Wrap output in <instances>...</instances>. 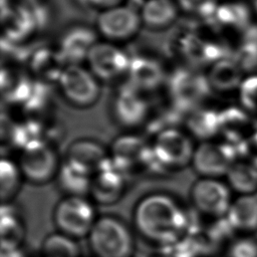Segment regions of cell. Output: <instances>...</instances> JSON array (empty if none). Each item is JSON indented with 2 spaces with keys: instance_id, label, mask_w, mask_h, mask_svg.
<instances>
[{
  "instance_id": "35",
  "label": "cell",
  "mask_w": 257,
  "mask_h": 257,
  "mask_svg": "<svg viewBox=\"0 0 257 257\" xmlns=\"http://www.w3.org/2000/svg\"><path fill=\"white\" fill-rule=\"evenodd\" d=\"M24 1H29V2H32V1H34V0H24Z\"/></svg>"
},
{
  "instance_id": "24",
  "label": "cell",
  "mask_w": 257,
  "mask_h": 257,
  "mask_svg": "<svg viewBox=\"0 0 257 257\" xmlns=\"http://www.w3.org/2000/svg\"><path fill=\"white\" fill-rule=\"evenodd\" d=\"M241 67L235 60L224 58L217 61L212 67L208 80L212 87L218 90L235 88L241 79Z\"/></svg>"
},
{
  "instance_id": "18",
  "label": "cell",
  "mask_w": 257,
  "mask_h": 257,
  "mask_svg": "<svg viewBox=\"0 0 257 257\" xmlns=\"http://www.w3.org/2000/svg\"><path fill=\"white\" fill-rule=\"evenodd\" d=\"M130 83L139 90H151L164 80V70L159 62L149 57L131 59L127 69Z\"/></svg>"
},
{
  "instance_id": "3",
  "label": "cell",
  "mask_w": 257,
  "mask_h": 257,
  "mask_svg": "<svg viewBox=\"0 0 257 257\" xmlns=\"http://www.w3.org/2000/svg\"><path fill=\"white\" fill-rule=\"evenodd\" d=\"M97 219L94 206L82 196H65L53 209L52 220L58 232L73 239L87 237Z\"/></svg>"
},
{
  "instance_id": "20",
  "label": "cell",
  "mask_w": 257,
  "mask_h": 257,
  "mask_svg": "<svg viewBox=\"0 0 257 257\" xmlns=\"http://www.w3.org/2000/svg\"><path fill=\"white\" fill-rule=\"evenodd\" d=\"M25 237V225L19 214L8 204L1 211L2 252L17 250Z\"/></svg>"
},
{
  "instance_id": "4",
  "label": "cell",
  "mask_w": 257,
  "mask_h": 257,
  "mask_svg": "<svg viewBox=\"0 0 257 257\" xmlns=\"http://www.w3.org/2000/svg\"><path fill=\"white\" fill-rule=\"evenodd\" d=\"M151 148L162 169L177 170L191 164L196 146L189 133L168 127L157 134Z\"/></svg>"
},
{
  "instance_id": "14",
  "label": "cell",
  "mask_w": 257,
  "mask_h": 257,
  "mask_svg": "<svg viewBox=\"0 0 257 257\" xmlns=\"http://www.w3.org/2000/svg\"><path fill=\"white\" fill-rule=\"evenodd\" d=\"M139 91L130 83L119 90L114 99V117L125 127H135L141 124L148 115V103Z\"/></svg>"
},
{
  "instance_id": "10",
  "label": "cell",
  "mask_w": 257,
  "mask_h": 257,
  "mask_svg": "<svg viewBox=\"0 0 257 257\" xmlns=\"http://www.w3.org/2000/svg\"><path fill=\"white\" fill-rule=\"evenodd\" d=\"M86 59L92 73L105 80L127 72L131 62L121 49L109 43H95Z\"/></svg>"
},
{
  "instance_id": "30",
  "label": "cell",
  "mask_w": 257,
  "mask_h": 257,
  "mask_svg": "<svg viewBox=\"0 0 257 257\" xmlns=\"http://www.w3.org/2000/svg\"><path fill=\"white\" fill-rule=\"evenodd\" d=\"M229 257H257V241L244 236L233 239L228 246Z\"/></svg>"
},
{
  "instance_id": "36",
  "label": "cell",
  "mask_w": 257,
  "mask_h": 257,
  "mask_svg": "<svg viewBox=\"0 0 257 257\" xmlns=\"http://www.w3.org/2000/svg\"><path fill=\"white\" fill-rule=\"evenodd\" d=\"M256 7H257V1H256Z\"/></svg>"
},
{
  "instance_id": "22",
  "label": "cell",
  "mask_w": 257,
  "mask_h": 257,
  "mask_svg": "<svg viewBox=\"0 0 257 257\" xmlns=\"http://www.w3.org/2000/svg\"><path fill=\"white\" fill-rule=\"evenodd\" d=\"M177 13L174 0H147L141 8V19L148 26L164 27L176 19Z\"/></svg>"
},
{
  "instance_id": "1",
  "label": "cell",
  "mask_w": 257,
  "mask_h": 257,
  "mask_svg": "<svg viewBox=\"0 0 257 257\" xmlns=\"http://www.w3.org/2000/svg\"><path fill=\"white\" fill-rule=\"evenodd\" d=\"M137 232L148 241L170 246L185 238L189 219L181 202L174 196L155 192L142 197L133 212Z\"/></svg>"
},
{
  "instance_id": "7",
  "label": "cell",
  "mask_w": 257,
  "mask_h": 257,
  "mask_svg": "<svg viewBox=\"0 0 257 257\" xmlns=\"http://www.w3.org/2000/svg\"><path fill=\"white\" fill-rule=\"evenodd\" d=\"M190 200L199 213L218 219L226 216L233 201L231 188L219 178L200 177L190 189Z\"/></svg>"
},
{
  "instance_id": "28",
  "label": "cell",
  "mask_w": 257,
  "mask_h": 257,
  "mask_svg": "<svg viewBox=\"0 0 257 257\" xmlns=\"http://www.w3.org/2000/svg\"><path fill=\"white\" fill-rule=\"evenodd\" d=\"M250 14L248 8L241 3L224 4L217 8L214 20L220 24L246 29L249 24Z\"/></svg>"
},
{
  "instance_id": "26",
  "label": "cell",
  "mask_w": 257,
  "mask_h": 257,
  "mask_svg": "<svg viewBox=\"0 0 257 257\" xmlns=\"http://www.w3.org/2000/svg\"><path fill=\"white\" fill-rule=\"evenodd\" d=\"M65 60L59 51L41 49L32 57V69L45 79H59L65 69Z\"/></svg>"
},
{
  "instance_id": "9",
  "label": "cell",
  "mask_w": 257,
  "mask_h": 257,
  "mask_svg": "<svg viewBox=\"0 0 257 257\" xmlns=\"http://www.w3.org/2000/svg\"><path fill=\"white\" fill-rule=\"evenodd\" d=\"M141 14L137 9L125 6L106 8L97 18L99 31L110 39H125L132 36L140 27Z\"/></svg>"
},
{
  "instance_id": "2",
  "label": "cell",
  "mask_w": 257,
  "mask_h": 257,
  "mask_svg": "<svg viewBox=\"0 0 257 257\" xmlns=\"http://www.w3.org/2000/svg\"><path fill=\"white\" fill-rule=\"evenodd\" d=\"M87 241L95 257H132L135 251L132 229L113 215L97 217Z\"/></svg>"
},
{
  "instance_id": "11",
  "label": "cell",
  "mask_w": 257,
  "mask_h": 257,
  "mask_svg": "<svg viewBox=\"0 0 257 257\" xmlns=\"http://www.w3.org/2000/svg\"><path fill=\"white\" fill-rule=\"evenodd\" d=\"M208 78L190 70H179L171 79V92L176 104L182 108L197 105L210 91Z\"/></svg>"
},
{
  "instance_id": "31",
  "label": "cell",
  "mask_w": 257,
  "mask_h": 257,
  "mask_svg": "<svg viewBox=\"0 0 257 257\" xmlns=\"http://www.w3.org/2000/svg\"><path fill=\"white\" fill-rule=\"evenodd\" d=\"M177 3L186 11L197 13L202 17L209 19L215 18L218 8L215 0H176Z\"/></svg>"
},
{
  "instance_id": "16",
  "label": "cell",
  "mask_w": 257,
  "mask_h": 257,
  "mask_svg": "<svg viewBox=\"0 0 257 257\" xmlns=\"http://www.w3.org/2000/svg\"><path fill=\"white\" fill-rule=\"evenodd\" d=\"M226 219L235 232L252 233L257 230V193L239 195L226 214Z\"/></svg>"
},
{
  "instance_id": "25",
  "label": "cell",
  "mask_w": 257,
  "mask_h": 257,
  "mask_svg": "<svg viewBox=\"0 0 257 257\" xmlns=\"http://www.w3.org/2000/svg\"><path fill=\"white\" fill-rule=\"evenodd\" d=\"M42 257H79L80 249L73 239L60 232L48 234L41 244Z\"/></svg>"
},
{
  "instance_id": "32",
  "label": "cell",
  "mask_w": 257,
  "mask_h": 257,
  "mask_svg": "<svg viewBox=\"0 0 257 257\" xmlns=\"http://www.w3.org/2000/svg\"><path fill=\"white\" fill-rule=\"evenodd\" d=\"M234 60L241 68L245 70L253 69L257 65V44L243 42L235 54Z\"/></svg>"
},
{
  "instance_id": "6",
  "label": "cell",
  "mask_w": 257,
  "mask_h": 257,
  "mask_svg": "<svg viewBox=\"0 0 257 257\" xmlns=\"http://www.w3.org/2000/svg\"><path fill=\"white\" fill-rule=\"evenodd\" d=\"M239 158L238 150L219 140L201 142L195 148L191 165L194 171L205 178H222Z\"/></svg>"
},
{
  "instance_id": "8",
  "label": "cell",
  "mask_w": 257,
  "mask_h": 257,
  "mask_svg": "<svg viewBox=\"0 0 257 257\" xmlns=\"http://www.w3.org/2000/svg\"><path fill=\"white\" fill-rule=\"evenodd\" d=\"M58 83L66 99L75 105L89 106L98 98L99 87L94 74L77 64L67 65Z\"/></svg>"
},
{
  "instance_id": "23",
  "label": "cell",
  "mask_w": 257,
  "mask_h": 257,
  "mask_svg": "<svg viewBox=\"0 0 257 257\" xmlns=\"http://www.w3.org/2000/svg\"><path fill=\"white\" fill-rule=\"evenodd\" d=\"M189 134L202 142L214 140L220 133V111L213 109L195 110L188 119Z\"/></svg>"
},
{
  "instance_id": "12",
  "label": "cell",
  "mask_w": 257,
  "mask_h": 257,
  "mask_svg": "<svg viewBox=\"0 0 257 257\" xmlns=\"http://www.w3.org/2000/svg\"><path fill=\"white\" fill-rule=\"evenodd\" d=\"M125 177L126 175L108 161L92 176L89 195L97 204H114L124 193Z\"/></svg>"
},
{
  "instance_id": "33",
  "label": "cell",
  "mask_w": 257,
  "mask_h": 257,
  "mask_svg": "<svg viewBox=\"0 0 257 257\" xmlns=\"http://www.w3.org/2000/svg\"><path fill=\"white\" fill-rule=\"evenodd\" d=\"M239 157L257 167V120L254 132L238 149Z\"/></svg>"
},
{
  "instance_id": "34",
  "label": "cell",
  "mask_w": 257,
  "mask_h": 257,
  "mask_svg": "<svg viewBox=\"0 0 257 257\" xmlns=\"http://www.w3.org/2000/svg\"><path fill=\"white\" fill-rule=\"evenodd\" d=\"M121 1L122 0H88V2H90L94 5L105 7V9L114 7V6H118V3Z\"/></svg>"
},
{
  "instance_id": "29",
  "label": "cell",
  "mask_w": 257,
  "mask_h": 257,
  "mask_svg": "<svg viewBox=\"0 0 257 257\" xmlns=\"http://www.w3.org/2000/svg\"><path fill=\"white\" fill-rule=\"evenodd\" d=\"M240 100L248 113H257V76L249 77L242 82Z\"/></svg>"
},
{
  "instance_id": "17",
  "label": "cell",
  "mask_w": 257,
  "mask_h": 257,
  "mask_svg": "<svg viewBox=\"0 0 257 257\" xmlns=\"http://www.w3.org/2000/svg\"><path fill=\"white\" fill-rule=\"evenodd\" d=\"M95 43V35L91 30L77 27L63 35L59 52L66 63L76 64L87 58L90 49Z\"/></svg>"
},
{
  "instance_id": "27",
  "label": "cell",
  "mask_w": 257,
  "mask_h": 257,
  "mask_svg": "<svg viewBox=\"0 0 257 257\" xmlns=\"http://www.w3.org/2000/svg\"><path fill=\"white\" fill-rule=\"evenodd\" d=\"M23 176L18 163L10 159H2L0 164V195L3 204L12 200L21 187Z\"/></svg>"
},
{
  "instance_id": "13",
  "label": "cell",
  "mask_w": 257,
  "mask_h": 257,
  "mask_svg": "<svg viewBox=\"0 0 257 257\" xmlns=\"http://www.w3.org/2000/svg\"><path fill=\"white\" fill-rule=\"evenodd\" d=\"M256 120L245 109L231 106L220 111V140L237 150L254 132Z\"/></svg>"
},
{
  "instance_id": "21",
  "label": "cell",
  "mask_w": 257,
  "mask_h": 257,
  "mask_svg": "<svg viewBox=\"0 0 257 257\" xmlns=\"http://www.w3.org/2000/svg\"><path fill=\"white\" fill-rule=\"evenodd\" d=\"M226 178L231 190L239 195L257 193V167L245 159L239 157L227 173Z\"/></svg>"
},
{
  "instance_id": "15",
  "label": "cell",
  "mask_w": 257,
  "mask_h": 257,
  "mask_svg": "<svg viewBox=\"0 0 257 257\" xmlns=\"http://www.w3.org/2000/svg\"><path fill=\"white\" fill-rule=\"evenodd\" d=\"M65 161L80 167L92 176L109 161L108 153L98 142L79 139L71 143L66 151Z\"/></svg>"
},
{
  "instance_id": "19",
  "label": "cell",
  "mask_w": 257,
  "mask_h": 257,
  "mask_svg": "<svg viewBox=\"0 0 257 257\" xmlns=\"http://www.w3.org/2000/svg\"><path fill=\"white\" fill-rule=\"evenodd\" d=\"M56 180L65 196H82L89 194L92 175L67 161L60 164Z\"/></svg>"
},
{
  "instance_id": "5",
  "label": "cell",
  "mask_w": 257,
  "mask_h": 257,
  "mask_svg": "<svg viewBox=\"0 0 257 257\" xmlns=\"http://www.w3.org/2000/svg\"><path fill=\"white\" fill-rule=\"evenodd\" d=\"M18 166L26 181L42 185L56 178L60 163L53 147L39 140L22 149Z\"/></svg>"
}]
</instances>
